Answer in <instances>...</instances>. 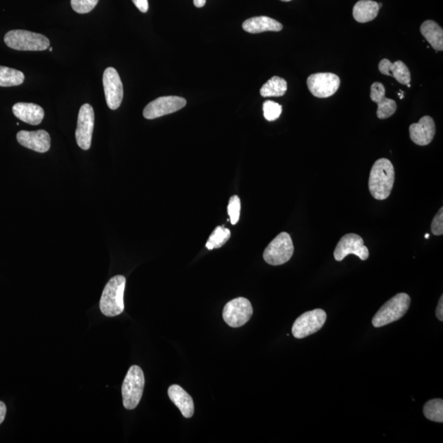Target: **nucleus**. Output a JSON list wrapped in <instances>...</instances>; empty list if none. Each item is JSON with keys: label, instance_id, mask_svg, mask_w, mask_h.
I'll list each match as a JSON object with an SVG mask.
<instances>
[{"label": "nucleus", "instance_id": "nucleus-16", "mask_svg": "<svg viewBox=\"0 0 443 443\" xmlns=\"http://www.w3.org/2000/svg\"><path fill=\"white\" fill-rule=\"evenodd\" d=\"M386 90L380 82H375L371 86L370 98L372 101L378 105L377 116L379 119H387L392 117L396 111V103L393 99L385 97Z\"/></svg>", "mask_w": 443, "mask_h": 443}, {"label": "nucleus", "instance_id": "nucleus-32", "mask_svg": "<svg viewBox=\"0 0 443 443\" xmlns=\"http://www.w3.org/2000/svg\"><path fill=\"white\" fill-rule=\"evenodd\" d=\"M436 316L438 320L443 321V296L440 297V301H438V307L436 309Z\"/></svg>", "mask_w": 443, "mask_h": 443}, {"label": "nucleus", "instance_id": "nucleus-9", "mask_svg": "<svg viewBox=\"0 0 443 443\" xmlns=\"http://www.w3.org/2000/svg\"><path fill=\"white\" fill-rule=\"evenodd\" d=\"M94 127V113L93 107L89 103L81 107L78 114L77 126L75 132L76 140L81 150L88 151L91 147V140Z\"/></svg>", "mask_w": 443, "mask_h": 443}, {"label": "nucleus", "instance_id": "nucleus-27", "mask_svg": "<svg viewBox=\"0 0 443 443\" xmlns=\"http://www.w3.org/2000/svg\"><path fill=\"white\" fill-rule=\"evenodd\" d=\"M264 118L269 122L275 121L280 117L283 107L276 102L268 101L263 105Z\"/></svg>", "mask_w": 443, "mask_h": 443}, {"label": "nucleus", "instance_id": "nucleus-19", "mask_svg": "<svg viewBox=\"0 0 443 443\" xmlns=\"http://www.w3.org/2000/svg\"><path fill=\"white\" fill-rule=\"evenodd\" d=\"M379 72L383 75L391 76L403 85H407L411 82V72L403 61H396L392 63L390 60L384 59L379 64Z\"/></svg>", "mask_w": 443, "mask_h": 443}, {"label": "nucleus", "instance_id": "nucleus-4", "mask_svg": "<svg viewBox=\"0 0 443 443\" xmlns=\"http://www.w3.org/2000/svg\"><path fill=\"white\" fill-rule=\"evenodd\" d=\"M411 302V297L407 293L396 294L376 313L372 318V326L375 328H381L399 320L408 312Z\"/></svg>", "mask_w": 443, "mask_h": 443}, {"label": "nucleus", "instance_id": "nucleus-5", "mask_svg": "<svg viewBox=\"0 0 443 443\" xmlns=\"http://www.w3.org/2000/svg\"><path fill=\"white\" fill-rule=\"evenodd\" d=\"M144 375L138 366H132L124 379L122 386L123 403L127 409L138 407L143 395Z\"/></svg>", "mask_w": 443, "mask_h": 443}, {"label": "nucleus", "instance_id": "nucleus-26", "mask_svg": "<svg viewBox=\"0 0 443 443\" xmlns=\"http://www.w3.org/2000/svg\"><path fill=\"white\" fill-rule=\"evenodd\" d=\"M424 415L429 420L442 423L443 401L442 399H433L428 401L424 407Z\"/></svg>", "mask_w": 443, "mask_h": 443}, {"label": "nucleus", "instance_id": "nucleus-38", "mask_svg": "<svg viewBox=\"0 0 443 443\" xmlns=\"http://www.w3.org/2000/svg\"><path fill=\"white\" fill-rule=\"evenodd\" d=\"M49 51H51V52L53 51V48L52 47L49 48Z\"/></svg>", "mask_w": 443, "mask_h": 443}, {"label": "nucleus", "instance_id": "nucleus-36", "mask_svg": "<svg viewBox=\"0 0 443 443\" xmlns=\"http://www.w3.org/2000/svg\"><path fill=\"white\" fill-rule=\"evenodd\" d=\"M281 1L290 2V1H292V0H281Z\"/></svg>", "mask_w": 443, "mask_h": 443}, {"label": "nucleus", "instance_id": "nucleus-13", "mask_svg": "<svg viewBox=\"0 0 443 443\" xmlns=\"http://www.w3.org/2000/svg\"><path fill=\"white\" fill-rule=\"evenodd\" d=\"M334 258L342 262L347 255H355L362 260H366L370 256L368 247L364 246V240L359 235L349 233L342 238L334 251Z\"/></svg>", "mask_w": 443, "mask_h": 443}, {"label": "nucleus", "instance_id": "nucleus-11", "mask_svg": "<svg viewBox=\"0 0 443 443\" xmlns=\"http://www.w3.org/2000/svg\"><path fill=\"white\" fill-rule=\"evenodd\" d=\"M103 86L107 107L118 110L123 99V86L119 74L114 68H107L103 72Z\"/></svg>", "mask_w": 443, "mask_h": 443}, {"label": "nucleus", "instance_id": "nucleus-18", "mask_svg": "<svg viewBox=\"0 0 443 443\" xmlns=\"http://www.w3.org/2000/svg\"><path fill=\"white\" fill-rule=\"evenodd\" d=\"M168 394L173 404L179 409L182 416L188 419L193 416L194 405L192 397L183 388L179 385H172L168 388Z\"/></svg>", "mask_w": 443, "mask_h": 443}, {"label": "nucleus", "instance_id": "nucleus-10", "mask_svg": "<svg viewBox=\"0 0 443 443\" xmlns=\"http://www.w3.org/2000/svg\"><path fill=\"white\" fill-rule=\"evenodd\" d=\"M341 80L336 74L321 73L312 74L308 77V88L317 98H328L337 92Z\"/></svg>", "mask_w": 443, "mask_h": 443}, {"label": "nucleus", "instance_id": "nucleus-31", "mask_svg": "<svg viewBox=\"0 0 443 443\" xmlns=\"http://www.w3.org/2000/svg\"><path fill=\"white\" fill-rule=\"evenodd\" d=\"M135 6L142 12H147L149 10L148 0H131Z\"/></svg>", "mask_w": 443, "mask_h": 443}, {"label": "nucleus", "instance_id": "nucleus-17", "mask_svg": "<svg viewBox=\"0 0 443 443\" xmlns=\"http://www.w3.org/2000/svg\"><path fill=\"white\" fill-rule=\"evenodd\" d=\"M12 113L21 121L33 126L39 125L45 118L42 107L33 103H16L12 107Z\"/></svg>", "mask_w": 443, "mask_h": 443}, {"label": "nucleus", "instance_id": "nucleus-6", "mask_svg": "<svg viewBox=\"0 0 443 443\" xmlns=\"http://www.w3.org/2000/svg\"><path fill=\"white\" fill-rule=\"evenodd\" d=\"M294 253L291 236L281 233L269 243L264 252V260L270 266H281L289 262Z\"/></svg>", "mask_w": 443, "mask_h": 443}, {"label": "nucleus", "instance_id": "nucleus-25", "mask_svg": "<svg viewBox=\"0 0 443 443\" xmlns=\"http://www.w3.org/2000/svg\"><path fill=\"white\" fill-rule=\"evenodd\" d=\"M231 231L225 226H218L210 235L208 242L206 243V248L209 250L218 249L225 246L230 239Z\"/></svg>", "mask_w": 443, "mask_h": 443}, {"label": "nucleus", "instance_id": "nucleus-3", "mask_svg": "<svg viewBox=\"0 0 443 443\" xmlns=\"http://www.w3.org/2000/svg\"><path fill=\"white\" fill-rule=\"evenodd\" d=\"M7 47L19 51H44L51 41L42 34L25 30H12L4 36Z\"/></svg>", "mask_w": 443, "mask_h": 443}, {"label": "nucleus", "instance_id": "nucleus-22", "mask_svg": "<svg viewBox=\"0 0 443 443\" xmlns=\"http://www.w3.org/2000/svg\"><path fill=\"white\" fill-rule=\"evenodd\" d=\"M420 31L434 49L443 51V30L440 25L432 20L425 21L421 25Z\"/></svg>", "mask_w": 443, "mask_h": 443}, {"label": "nucleus", "instance_id": "nucleus-24", "mask_svg": "<svg viewBox=\"0 0 443 443\" xmlns=\"http://www.w3.org/2000/svg\"><path fill=\"white\" fill-rule=\"evenodd\" d=\"M25 80L23 73L18 70L0 66V86L10 88L22 85Z\"/></svg>", "mask_w": 443, "mask_h": 443}, {"label": "nucleus", "instance_id": "nucleus-15", "mask_svg": "<svg viewBox=\"0 0 443 443\" xmlns=\"http://www.w3.org/2000/svg\"><path fill=\"white\" fill-rule=\"evenodd\" d=\"M436 134L435 123L430 116H425L419 123L409 127V136L412 142L418 146H428L432 142Z\"/></svg>", "mask_w": 443, "mask_h": 443}, {"label": "nucleus", "instance_id": "nucleus-35", "mask_svg": "<svg viewBox=\"0 0 443 443\" xmlns=\"http://www.w3.org/2000/svg\"><path fill=\"white\" fill-rule=\"evenodd\" d=\"M425 238L426 239L429 238V235L428 233H427V234H425Z\"/></svg>", "mask_w": 443, "mask_h": 443}, {"label": "nucleus", "instance_id": "nucleus-30", "mask_svg": "<svg viewBox=\"0 0 443 443\" xmlns=\"http://www.w3.org/2000/svg\"><path fill=\"white\" fill-rule=\"evenodd\" d=\"M431 231L433 235L442 236L443 233V208L438 211L433 218L431 225Z\"/></svg>", "mask_w": 443, "mask_h": 443}, {"label": "nucleus", "instance_id": "nucleus-37", "mask_svg": "<svg viewBox=\"0 0 443 443\" xmlns=\"http://www.w3.org/2000/svg\"><path fill=\"white\" fill-rule=\"evenodd\" d=\"M403 98H404L403 94H400V99H403Z\"/></svg>", "mask_w": 443, "mask_h": 443}, {"label": "nucleus", "instance_id": "nucleus-1", "mask_svg": "<svg viewBox=\"0 0 443 443\" xmlns=\"http://www.w3.org/2000/svg\"><path fill=\"white\" fill-rule=\"evenodd\" d=\"M395 181V170L390 160L380 159L372 165L368 188L372 197L379 201L390 196Z\"/></svg>", "mask_w": 443, "mask_h": 443}, {"label": "nucleus", "instance_id": "nucleus-12", "mask_svg": "<svg viewBox=\"0 0 443 443\" xmlns=\"http://www.w3.org/2000/svg\"><path fill=\"white\" fill-rule=\"evenodd\" d=\"M186 105L184 98L164 97L155 99L144 107L143 116L147 119H155L163 116L175 113Z\"/></svg>", "mask_w": 443, "mask_h": 443}, {"label": "nucleus", "instance_id": "nucleus-33", "mask_svg": "<svg viewBox=\"0 0 443 443\" xmlns=\"http://www.w3.org/2000/svg\"><path fill=\"white\" fill-rule=\"evenodd\" d=\"M6 412L7 407L5 404H4L3 401H0V425H1L4 419H5Z\"/></svg>", "mask_w": 443, "mask_h": 443}, {"label": "nucleus", "instance_id": "nucleus-23", "mask_svg": "<svg viewBox=\"0 0 443 443\" xmlns=\"http://www.w3.org/2000/svg\"><path fill=\"white\" fill-rule=\"evenodd\" d=\"M288 90V82L283 78L273 77L260 89L263 97H283Z\"/></svg>", "mask_w": 443, "mask_h": 443}, {"label": "nucleus", "instance_id": "nucleus-7", "mask_svg": "<svg viewBox=\"0 0 443 443\" xmlns=\"http://www.w3.org/2000/svg\"><path fill=\"white\" fill-rule=\"evenodd\" d=\"M253 316V307L249 300L238 297L227 302L223 309V318L231 328H240L245 325Z\"/></svg>", "mask_w": 443, "mask_h": 443}, {"label": "nucleus", "instance_id": "nucleus-34", "mask_svg": "<svg viewBox=\"0 0 443 443\" xmlns=\"http://www.w3.org/2000/svg\"><path fill=\"white\" fill-rule=\"evenodd\" d=\"M193 3L197 8H202L205 5L206 0H193Z\"/></svg>", "mask_w": 443, "mask_h": 443}, {"label": "nucleus", "instance_id": "nucleus-20", "mask_svg": "<svg viewBox=\"0 0 443 443\" xmlns=\"http://www.w3.org/2000/svg\"><path fill=\"white\" fill-rule=\"evenodd\" d=\"M242 28L244 31L251 34H258L266 31H281L283 27L277 21L262 16L246 20L242 24Z\"/></svg>", "mask_w": 443, "mask_h": 443}, {"label": "nucleus", "instance_id": "nucleus-8", "mask_svg": "<svg viewBox=\"0 0 443 443\" xmlns=\"http://www.w3.org/2000/svg\"><path fill=\"white\" fill-rule=\"evenodd\" d=\"M326 320V312L321 309L302 314L294 322L292 329L293 336L298 339L309 337L320 331L325 325Z\"/></svg>", "mask_w": 443, "mask_h": 443}, {"label": "nucleus", "instance_id": "nucleus-21", "mask_svg": "<svg viewBox=\"0 0 443 443\" xmlns=\"http://www.w3.org/2000/svg\"><path fill=\"white\" fill-rule=\"evenodd\" d=\"M379 3L372 0H359L353 8V16L360 23L375 20L379 12Z\"/></svg>", "mask_w": 443, "mask_h": 443}, {"label": "nucleus", "instance_id": "nucleus-29", "mask_svg": "<svg viewBox=\"0 0 443 443\" xmlns=\"http://www.w3.org/2000/svg\"><path fill=\"white\" fill-rule=\"evenodd\" d=\"M99 0H71L73 10L80 14H88L97 7Z\"/></svg>", "mask_w": 443, "mask_h": 443}, {"label": "nucleus", "instance_id": "nucleus-2", "mask_svg": "<svg viewBox=\"0 0 443 443\" xmlns=\"http://www.w3.org/2000/svg\"><path fill=\"white\" fill-rule=\"evenodd\" d=\"M126 279L122 275L112 277L103 289L99 309L107 317L118 316L124 312V291H125Z\"/></svg>", "mask_w": 443, "mask_h": 443}, {"label": "nucleus", "instance_id": "nucleus-14", "mask_svg": "<svg viewBox=\"0 0 443 443\" xmlns=\"http://www.w3.org/2000/svg\"><path fill=\"white\" fill-rule=\"evenodd\" d=\"M16 140L21 146L38 153L49 151L51 146V136L45 130L20 131L16 134Z\"/></svg>", "mask_w": 443, "mask_h": 443}, {"label": "nucleus", "instance_id": "nucleus-28", "mask_svg": "<svg viewBox=\"0 0 443 443\" xmlns=\"http://www.w3.org/2000/svg\"><path fill=\"white\" fill-rule=\"evenodd\" d=\"M240 212H241V200L238 196H233L230 198L227 205V214L229 215L231 225H237L240 218Z\"/></svg>", "mask_w": 443, "mask_h": 443}]
</instances>
